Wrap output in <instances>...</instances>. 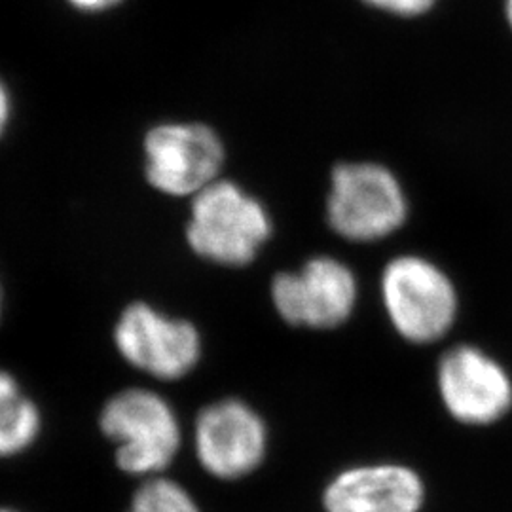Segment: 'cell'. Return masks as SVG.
I'll return each instance as SVG.
<instances>
[{"label": "cell", "mask_w": 512, "mask_h": 512, "mask_svg": "<svg viewBox=\"0 0 512 512\" xmlns=\"http://www.w3.org/2000/svg\"><path fill=\"white\" fill-rule=\"evenodd\" d=\"M439 391L452 418L492 425L512 408V380L505 366L473 346L452 348L440 359Z\"/></svg>", "instance_id": "ba28073f"}, {"label": "cell", "mask_w": 512, "mask_h": 512, "mask_svg": "<svg viewBox=\"0 0 512 512\" xmlns=\"http://www.w3.org/2000/svg\"><path fill=\"white\" fill-rule=\"evenodd\" d=\"M382 298L395 330L414 344L440 340L458 317V294L427 258H393L382 274Z\"/></svg>", "instance_id": "3957f363"}, {"label": "cell", "mask_w": 512, "mask_h": 512, "mask_svg": "<svg viewBox=\"0 0 512 512\" xmlns=\"http://www.w3.org/2000/svg\"><path fill=\"white\" fill-rule=\"evenodd\" d=\"M0 512H18V511H12V509H0Z\"/></svg>", "instance_id": "ac0fdd59"}, {"label": "cell", "mask_w": 512, "mask_h": 512, "mask_svg": "<svg viewBox=\"0 0 512 512\" xmlns=\"http://www.w3.org/2000/svg\"><path fill=\"white\" fill-rule=\"evenodd\" d=\"M272 236L266 207L230 181H215L192 200L186 239L192 251L222 266H245Z\"/></svg>", "instance_id": "6da1fadb"}, {"label": "cell", "mask_w": 512, "mask_h": 512, "mask_svg": "<svg viewBox=\"0 0 512 512\" xmlns=\"http://www.w3.org/2000/svg\"><path fill=\"white\" fill-rule=\"evenodd\" d=\"M275 310L293 327L334 329L357 304V279L330 256H315L300 272H281L272 283Z\"/></svg>", "instance_id": "52a82bcc"}, {"label": "cell", "mask_w": 512, "mask_h": 512, "mask_svg": "<svg viewBox=\"0 0 512 512\" xmlns=\"http://www.w3.org/2000/svg\"><path fill=\"white\" fill-rule=\"evenodd\" d=\"M12 112H14V101L8 84L0 76V139L6 135L8 126L12 122Z\"/></svg>", "instance_id": "5bb4252c"}, {"label": "cell", "mask_w": 512, "mask_h": 512, "mask_svg": "<svg viewBox=\"0 0 512 512\" xmlns=\"http://www.w3.org/2000/svg\"><path fill=\"white\" fill-rule=\"evenodd\" d=\"M122 0H67L69 6H73L78 12H86V14H99L114 8L116 4H120Z\"/></svg>", "instance_id": "9a60e30c"}, {"label": "cell", "mask_w": 512, "mask_h": 512, "mask_svg": "<svg viewBox=\"0 0 512 512\" xmlns=\"http://www.w3.org/2000/svg\"><path fill=\"white\" fill-rule=\"evenodd\" d=\"M365 2L372 8L384 10V12L395 14V16H403V18L421 16V14L429 12L435 4V0H365Z\"/></svg>", "instance_id": "4fadbf2b"}, {"label": "cell", "mask_w": 512, "mask_h": 512, "mask_svg": "<svg viewBox=\"0 0 512 512\" xmlns=\"http://www.w3.org/2000/svg\"><path fill=\"white\" fill-rule=\"evenodd\" d=\"M114 344L129 365L160 380L183 378L202 355V340L192 323L167 317L145 302L122 311Z\"/></svg>", "instance_id": "8992f818"}, {"label": "cell", "mask_w": 512, "mask_h": 512, "mask_svg": "<svg viewBox=\"0 0 512 512\" xmlns=\"http://www.w3.org/2000/svg\"><path fill=\"white\" fill-rule=\"evenodd\" d=\"M128 512H200L194 499L177 482L154 478L133 495Z\"/></svg>", "instance_id": "7c38bea8"}, {"label": "cell", "mask_w": 512, "mask_h": 512, "mask_svg": "<svg viewBox=\"0 0 512 512\" xmlns=\"http://www.w3.org/2000/svg\"><path fill=\"white\" fill-rule=\"evenodd\" d=\"M40 433V412L19 387L18 380L0 370V458L25 452Z\"/></svg>", "instance_id": "8fae6325"}, {"label": "cell", "mask_w": 512, "mask_h": 512, "mask_svg": "<svg viewBox=\"0 0 512 512\" xmlns=\"http://www.w3.org/2000/svg\"><path fill=\"white\" fill-rule=\"evenodd\" d=\"M0 317H2V287H0Z\"/></svg>", "instance_id": "e0dca14e"}, {"label": "cell", "mask_w": 512, "mask_h": 512, "mask_svg": "<svg viewBox=\"0 0 512 512\" xmlns=\"http://www.w3.org/2000/svg\"><path fill=\"white\" fill-rule=\"evenodd\" d=\"M101 429L116 442V461L129 475H152L179 452V423L164 399L147 389L114 395L101 412Z\"/></svg>", "instance_id": "277c9868"}, {"label": "cell", "mask_w": 512, "mask_h": 512, "mask_svg": "<svg viewBox=\"0 0 512 512\" xmlns=\"http://www.w3.org/2000/svg\"><path fill=\"white\" fill-rule=\"evenodd\" d=\"M408 215L399 179L380 164H340L330 177L327 219L349 241H378L397 232Z\"/></svg>", "instance_id": "7a4b0ae2"}, {"label": "cell", "mask_w": 512, "mask_h": 512, "mask_svg": "<svg viewBox=\"0 0 512 512\" xmlns=\"http://www.w3.org/2000/svg\"><path fill=\"white\" fill-rule=\"evenodd\" d=\"M196 452L211 475L241 478L255 471L264 459L266 427L247 404H211L196 423Z\"/></svg>", "instance_id": "9c48e42d"}, {"label": "cell", "mask_w": 512, "mask_h": 512, "mask_svg": "<svg viewBox=\"0 0 512 512\" xmlns=\"http://www.w3.org/2000/svg\"><path fill=\"white\" fill-rule=\"evenodd\" d=\"M507 18H509L512 27V0H507Z\"/></svg>", "instance_id": "2e32d148"}, {"label": "cell", "mask_w": 512, "mask_h": 512, "mask_svg": "<svg viewBox=\"0 0 512 512\" xmlns=\"http://www.w3.org/2000/svg\"><path fill=\"white\" fill-rule=\"evenodd\" d=\"M423 482L401 465L357 467L336 476L325 494L327 512H418Z\"/></svg>", "instance_id": "30bf717a"}, {"label": "cell", "mask_w": 512, "mask_h": 512, "mask_svg": "<svg viewBox=\"0 0 512 512\" xmlns=\"http://www.w3.org/2000/svg\"><path fill=\"white\" fill-rule=\"evenodd\" d=\"M147 181L167 196H196L219 181L224 145L205 124H160L145 137Z\"/></svg>", "instance_id": "5b68a950"}]
</instances>
